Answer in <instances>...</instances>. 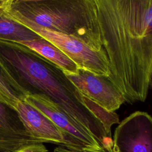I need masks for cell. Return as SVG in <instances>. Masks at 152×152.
<instances>
[{"instance_id":"cell-11","label":"cell","mask_w":152,"mask_h":152,"mask_svg":"<svg viewBox=\"0 0 152 152\" xmlns=\"http://www.w3.org/2000/svg\"><path fill=\"white\" fill-rule=\"evenodd\" d=\"M40 38L39 34L11 17L4 7L0 8V40L20 43Z\"/></svg>"},{"instance_id":"cell-8","label":"cell","mask_w":152,"mask_h":152,"mask_svg":"<svg viewBox=\"0 0 152 152\" xmlns=\"http://www.w3.org/2000/svg\"><path fill=\"white\" fill-rule=\"evenodd\" d=\"M16 109L27 130L42 143H52L71 148L63 132L42 112L25 100L20 102Z\"/></svg>"},{"instance_id":"cell-16","label":"cell","mask_w":152,"mask_h":152,"mask_svg":"<svg viewBox=\"0 0 152 152\" xmlns=\"http://www.w3.org/2000/svg\"><path fill=\"white\" fill-rule=\"evenodd\" d=\"M7 2V0H0V8L4 7Z\"/></svg>"},{"instance_id":"cell-13","label":"cell","mask_w":152,"mask_h":152,"mask_svg":"<svg viewBox=\"0 0 152 152\" xmlns=\"http://www.w3.org/2000/svg\"><path fill=\"white\" fill-rule=\"evenodd\" d=\"M81 99L84 106L102 123L106 133L111 136L112 126L114 124L120 123L118 114L115 112L107 110L83 94H81Z\"/></svg>"},{"instance_id":"cell-12","label":"cell","mask_w":152,"mask_h":152,"mask_svg":"<svg viewBox=\"0 0 152 152\" xmlns=\"http://www.w3.org/2000/svg\"><path fill=\"white\" fill-rule=\"evenodd\" d=\"M27 96L0 64V100L16 109L18 103Z\"/></svg>"},{"instance_id":"cell-15","label":"cell","mask_w":152,"mask_h":152,"mask_svg":"<svg viewBox=\"0 0 152 152\" xmlns=\"http://www.w3.org/2000/svg\"><path fill=\"white\" fill-rule=\"evenodd\" d=\"M53 152H91V151L72 149V148H68L64 146H58L55 148Z\"/></svg>"},{"instance_id":"cell-9","label":"cell","mask_w":152,"mask_h":152,"mask_svg":"<svg viewBox=\"0 0 152 152\" xmlns=\"http://www.w3.org/2000/svg\"><path fill=\"white\" fill-rule=\"evenodd\" d=\"M34 143L42 142L27 130L17 110L0 100V152H13Z\"/></svg>"},{"instance_id":"cell-1","label":"cell","mask_w":152,"mask_h":152,"mask_svg":"<svg viewBox=\"0 0 152 152\" xmlns=\"http://www.w3.org/2000/svg\"><path fill=\"white\" fill-rule=\"evenodd\" d=\"M109 80L125 102H144L152 71V0H95Z\"/></svg>"},{"instance_id":"cell-7","label":"cell","mask_w":152,"mask_h":152,"mask_svg":"<svg viewBox=\"0 0 152 152\" xmlns=\"http://www.w3.org/2000/svg\"><path fill=\"white\" fill-rule=\"evenodd\" d=\"M64 72L81 94L109 111L115 112L125 102L121 93L107 77L80 68L75 73Z\"/></svg>"},{"instance_id":"cell-2","label":"cell","mask_w":152,"mask_h":152,"mask_svg":"<svg viewBox=\"0 0 152 152\" xmlns=\"http://www.w3.org/2000/svg\"><path fill=\"white\" fill-rule=\"evenodd\" d=\"M0 64L28 95L45 96L84 126L106 152L113 139L84 106L81 93L59 66L30 48L0 40Z\"/></svg>"},{"instance_id":"cell-17","label":"cell","mask_w":152,"mask_h":152,"mask_svg":"<svg viewBox=\"0 0 152 152\" xmlns=\"http://www.w3.org/2000/svg\"><path fill=\"white\" fill-rule=\"evenodd\" d=\"M150 87L152 89V71H151V76H150Z\"/></svg>"},{"instance_id":"cell-3","label":"cell","mask_w":152,"mask_h":152,"mask_svg":"<svg viewBox=\"0 0 152 152\" xmlns=\"http://www.w3.org/2000/svg\"><path fill=\"white\" fill-rule=\"evenodd\" d=\"M4 8L13 18L75 37L96 51L103 49L95 0H8Z\"/></svg>"},{"instance_id":"cell-14","label":"cell","mask_w":152,"mask_h":152,"mask_svg":"<svg viewBox=\"0 0 152 152\" xmlns=\"http://www.w3.org/2000/svg\"><path fill=\"white\" fill-rule=\"evenodd\" d=\"M13 152H48L43 143H34L22 146Z\"/></svg>"},{"instance_id":"cell-4","label":"cell","mask_w":152,"mask_h":152,"mask_svg":"<svg viewBox=\"0 0 152 152\" xmlns=\"http://www.w3.org/2000/svg\"><path fill=\"white\" fill-rule=\"evenodd\" d=\"M13 18L56 46L78 68L97 75H109V65L104 48L96 51L75 37L46 29L27 20Z\"/></svg>"},{"instance_id":"cell-5","label":"cell","mask_w":152,"mask_h":152,"mask_svg":"<svg viewBox=\"0 0 152 152\" xmlns=\"http://www.w3.org/2000/svg\"><path fill=\"white\" fill-rule=\"evenodd\" d=\"M25 101L48 117L63 132L71 148L106 152L84 126L46 96L29 95Z\"/></svg>"},{"instance_id":"cell-10","label":"cell","mask_w":152,"mask_h":152,"mask_svg":"<svg viewBox=\"0 0 152 152\" xmlns=\"http://www.w3.org/2000/svg\"><path fill=\"white\" fill-rule=\"evenodd\" d=\"M20 43L36 51L41 56L59 66L64 71L71 73H75L77 71L78 67L72 60L56 46L43 37L22 42Z\"/></svg>"},{"instance_id":"cell-6","label":"cell","mask_w":152,"mask_h":152,"mask_svg":"<svg viewBox=\"0 0 152 152\" xmlns=\"http://www.w3.org/2000/svg\"><path fill=\"white\" fill-rule=\"evenodd\" d=\"M113 152H152V117L136 111L121 121L113 138Z\"/></svg>"}]
</instances>
